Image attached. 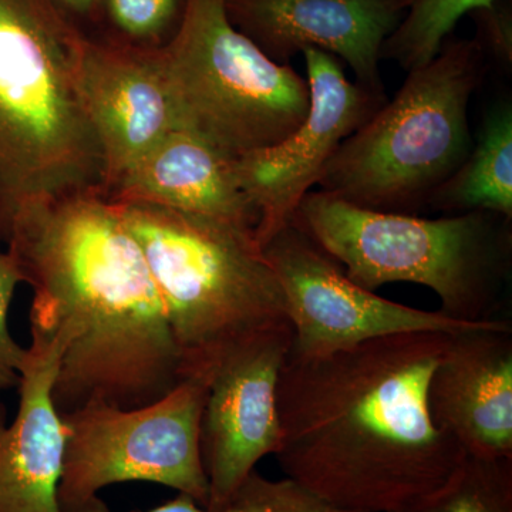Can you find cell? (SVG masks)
<instances>
[{
	"label": "cell",
	"instance_id": "cell-23",
	"mask_svg": "<svg viewBox=\"0 0 512 512\" xmlns=\"http://www.w3.org/2000/svg\"><path fill=\"white\" fill-rule=\"evenodd\" d=\"M476 20L478 39L476 42L485 52H491L504 63L512 60V13L504 0H495L470 13Z\"/></svg>",
	"mask_w": 512,
	"mask_h": 512
},
{
	"label": "cell",
	"instance_id": "cell-11",
	"mask_svg": "<svg viewBox=\"0 0 512 512\" xmlns=\"http://www.w3.org/2000/svg\"><path fill=\"white\" fill-rule=\"evenodd\" d=\"M292 323L256 336L215 370L201 417L200 448L207 510H218L281 447L276 390L293 343Z\"/></svg>",
	"mask_w": 512,
	"mask_h": 512
},
{
	"label": "cell",
	"instance_id": "cell-17",
	"mask_svg": "<svg viewBox=\"0 0 512 512\" xmlns=\"http://www.w3.org/2000/svg\"><path fill=\"white\" fill-rule=\"evenodd\" d=\"M440 211H490L512 218V107H495L456 173L430 198Z\"/></svg>",
	"mask_w": 512,
	"mask_h": 512
},
{
	"label": "cell",
	"instance_id": "cell-24",
	"mask_svg": "<svg viewBox=\"0 0 512 512\" xmlns=\"http://www.w3.org/2000/svg\"><path fill=\"white\" fill-rule=\"evenodd\" d=\"M55 2L60 6V9L84 15V13H89L93 9L97 0H55Z\"/></svg>",
	"mask_w": 512,
	"mask_h": 512
},
{
	"label": "cell",
	"instance_id": "cell-9",
	"mask_svg": "<svg viewBox=\"0 0 512 512\" xmlns=\"http://www.w3.org/2000/svg\"><path fill=\"white\" fill-rule=\"evenodd\" d=\"M262 251L281 282L295 335L292 348L301 353L333 352L400 333L454 335L488 322L421 311L362 288L293 221L275 232Z\"/></svg>",
	"mask_w": 512,
	"mask_h": 512
},
{
	"label": "cell",
	"instance_id": "cell-21",
	"mask_svg": "<svg viewBox=\"0 0 512 512\" xmlns=\"http://www.w3.org/2000/svg\"><path fill=\"white\" fill-rule=\"evenodd\" d=\"M22 282L15 259L8 251H0V394L18 389L20 366L26 356V349L12 338L8 325L10 303Z\"/></svg>",
	"mask_w": 512,
	"mask_h": 512
},
{
	"label": "cell",
	"instance_id": "cell-14",
	"mask_svg": "<svg viewBox=\"0 0 512 512\" xmlns=\"http://www.w3.org/2000/svg\"><path fill=\"white\" fill-rule=\"evenodd\" d=\"M79 79L103 148L107 198L151 148L178 130L177 119L157 49L84 39Z\"/></svg>",
	"mask_w": 512,
	"mask_h": 512
},
{
	"label": "cell",
	"instance_id": "cell-4",
	"mask_svg": "<svg viewBox=\"0 0 512 512\" xmlns=\"http://www.w3.org/2000/svg\"><path fill=\"white\" fill-rule=\"evenodd\" d=\"M153 275L184 379L211 380L232 353L291 322L255 231L143 201H111Z\"/></svg>",
	"mask_w": 512,
	"mask_h": 512
},
{
	"label": "cell",
	"instance_id": "cell-19",
	"mask_svg": "<svg viewBox=\"0 0 512 512\" xmlns=\"http://www.w3.org/2000/svg\"><path fill=\"white\" fill-rule=\"evenodd\" d=\"M495 0H406L402 22L386 40L382 59L407 72L430 63L443 49L458 20Z\"/></svg>",
	"mask_w": 512,
	"mask_h": 512
},
{
	"label": "cell",
	"instance_id": "cell-16",
	"mask_svg": "<svg viewBox=\"0 0 512 512\" xmlns=\"http://www.w3.org/2000/svg\"><path fill=\"white\" fill-rule=\"evenodd\" d=\"M234 160L201 137L178 128L121 178L107 200L150 202L234 222L256 232L259 214L239 188Z\"/></svg>",
	"mask_w": 512,
	"mask_h": 512
},
{
	"label": "cell",
	"instance_id": "cell-10",
	"mask_svg": "<svg viewBox=\"0 0 512 512\" xmlns=\"http://www.w3.org/2000/svg\"><path fill=\"white\" fill-rule=\"evenodd\" d=\"M302 55L311 94L305 120L274 146L249 151L234 160L239 188L259 214L255 234L261 248L292 221L340 144L384 101L350 82L335 56L318 49H305Z\"/></svg>",
	"mask_w": 512,
	"mask_h": 512
},
{
	"label": "cell",
	"instance_id": "cell-12",
	"mask_svg": "<svg viewBox=\"0 0 512 512\" xmlns=\"http://www.w3.org/2000/svg\"><path fill=\"white\" fill-rule=\"evenodd\" d=\"M225 10L274 62L322 50L348 64L362 89L386 100L382 49L402 22L406 0H225Z\"/></svg>",
	"mask_w": 512,
	"mask_h": 512
},
{
	"label": "cell",
	"instance_id": "cell-18",
	"mask_svg": "<svg viewBox=\"0 0 512 512\" xmlns=\"http://www.w3.org/2000/svg\"><path fill=\"white\" fill-rule=\"evenodd\" d=\"M393 512H512V458L466 456L440 487Z\"/></svg>",
	"mask_w": 512,
	"mask_h": 512
},
{
	"label": "cell",
	"instance_id": "cell-5",
	"mask_svg": "<svg viewBox=\"0 0 512 512\" xmlns=\"http://www.w3.org/2000/svg\"><path fill=\"white\" fill-rule=\"evenodd\" d=\"M292 221L362 288L426 286L450 318L495 319L511 272V218L470 211L427 220L366 210L319 191L305 195Z\"/></svg>",
	"mask_w": 512,
	"mask_h": 512
},
{
	"label": "cell",
	"instance_id": "cell-2",
	"mask_svg": "<svg viewBox=\"0 0 512 512\" xmlns=\"http://www.w3.org/2000/svg\"><path fill=\"white\" fill-rule=\"evenodd\" d=\"M448 339L409 332L315 355L291 348L276 390L285 476L348 512H393L440 487L467 456L427 404Z\"/></svg>",
	"mask_w": 512,
	"mask_h": 512
},
{
	"label": "cell",
	"instance_id": "cell-7",
	"mask_svg": "<svg viewBox=\"0 0 512 512\" xmlns=\"http://www.w3.org/2000/svg\"><path fill=\"white\" fill-rule=\"evenodd\" d=\"M157 57L178 128L229 157L274 146L308 114L306 79L235 29L225 0H185L180 29Z\"/></svg>",
	"mask_w": 512,
	"mask_h": 512
},
{
	"label": "cell",
	"instance_id": "cell-6",
	"mask_svg": "<svg viewBox=\"0 0 512 512\" xmlns=\"http://www.w3.org/2000/svg\"><path fill=\"white\" fill-rule=\"evenodd\" d=\"M484 55L476 40H454L409 72L396 97L340 144L320 177L322 191L397 214L429 204L473 148L468 104Z\"/></svg>",
	"mask_w": 512,
	"mask_h": 512
},
{
	"label": "cell",
	"instance_id": "cell-8",
	"mask_svg": "<svg viewBox=\"0 0 512 512\" xmlns=\"http://www.w3.org/2000/svg\"><path fill=\"white\" fill-rule=\"evenodd\" d=\"M208 386L210 380L188 377L138 409L90 403L64 414L60 512H110L100 491L130 481L165 485L207 507L200 429Z\"/></svg>",
	"mask_w": 512,
	"mask_h": 512
},
{
	"label": "cell",
	"instance_id": "cell-15",
	"mask_svg": "<svg viewBox=\"0 0 512 512\" xmlns=\"http://www.w3.org/2000/svg\"><path fill=\"white\" fill-rule=\"evenodd\" d=\"M62 345L32 330L20 366L19 409L12 424L0 402V512H60L64 424L53 402Z\"/></svg>",
	"mask_w": 512,
	"mask_h": 512
},
{
	"label": "cell",
	"instance_id": "cell-22",
	"mask_svg": "<svg viewBox=\"0 0 512 512\" xmlns=\"http://www.w3.org/2000/svg\"><path fill=\"white\" fill-rule=\"evenodd\" d=\"M114 25L136 39H151L170 26L180 0H107Z\"/></svg>",
	"mask_w": 512,
	"mask_h": 512
},
{
	"label": "cell",
	"instance_id": "cell-20",
	"mask_svg": "<svg viewBox=\"0 0 512 512\" xmlns=\"http://www.w3.org/2000/svg\"><path fill=\"white\" fill-rule=\"evenodd\" d=\"M131 512H348L332 507L308 488L292 478L269 480L258 470L252 471L239 485L227 504L218 510L200 507L188 495L178 494L174 500L153 510Z\"/></svg>",
	"mask_w": 512,
	"mask_h": 512
},
{
	"label": "cell",
	"instance_id": "cell-1",
	"mask_svg": "<svg viewBox=\"0 0 512 512\" xmlns=\"http://www.w3.org/2000/svg\"><path fill=\"white\" fill-rule=\"evenodd\" d=\"M2 241L32 286V330L63 348L53 387L60 416L90 403L138 409L185 380L146 256L113 202L101 194L26 202Z\"/></svg>",
	"mask_w": 512,
	"mask_h": 512
},
{
	"label": "cell",
	"instance_id": "cell-3",
	"mask_svg": "<svg viewBox=\"0 0 512 512\" xmlns=\"http://www.w3.org/2000/svg\"><path fill=\"white\" fill-rule=\"evenodd\" d=\"M83 43L55 0H0V241L26 202L106 197L80 87Z\"/></svg>",
	"mask_w": 512,
	"mask_h": 512
},
{
	"label": "cell",
	"instance_id": "cell-13",
	"mask_svg": "<svg viewBox=\"0 0 512 512\" xmlns=\"http://www.w3.org/2000/svg\"><path fill=\"white\" fill-rule=\"evenodd\" d=\"M434 426L467 456L512 458V326L491 319L454 333L427 387Z\"/></svg>",
	"mask_w": 512,
	"mask_h": 512
}]
</instances>
